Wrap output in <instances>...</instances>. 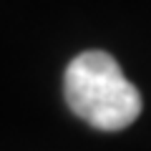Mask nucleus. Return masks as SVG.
Returning <instances> with one entry per match:
<instances>
[{"label": "nucleus", "instance_id": "obj_1", "mask_svg": "<svg viewBox=\"0 0 151 151\" xmlns=\"http://www.w3.org/2000/svg\"><path fill=\"white\" fill-rule=\"evenodd\" d=\"M68 108L101 131H121L141 113V93L106 50H86L68 63L63 76Z\"/></svg>", "mask_w": 151, "mask_h": 151}]
</instances>
